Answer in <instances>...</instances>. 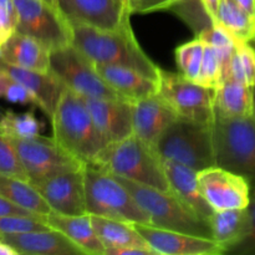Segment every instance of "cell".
Listing matches in <instances>:
<instances>
[{
    "label": "cell",
    "mask_w": 255,
    "mask_h": 255,
    "mask_svg": "<svg viewBox=\"0 0 255 255\" xmlns=\"http://www.w3.org/2000/svg\"><path fill=\"white\" fill-rule=\"evenodd\" d=\"M198 186L207 203L216 211L249 206L252 187L241 174L213 166L198 172Z\"/></svg>",
    "instance_id": "cell-12"
},
{
    "label": "cell",
    "mask_w": 255,
    "mask_h": 255,
    "mask_svg": "<svg viewBox=\"0 0 255 255\" xmlns=\"http://www.w3.org/2000/svg\"><path fill=\"white\" fill-rule=\"evenodd\" d=\"M0 196L40 217L46 218L51 213V208L40 192L26 179L0 173Z\"/></svg>",
    "instance_id": "cell-27"
},
{
    "label": "cell",
    "mask_w": 255,
    "mask_h": 255,
    "mask_svg": "<svg viewBox=\"0 0 255 255\" xmlns=\"http://www.w3.org/2000/svg\"><path fill=\"white\" fill-rule=\"evenodd\" d=\"M114 176V174H112ZM132 194L138 206L149 217V226L192 236L211 238V222L197 216L172 191H162L115 176Z\"/></svg>",
    "instance_id": "cell-4"
},
{
    "label": "cell",
    "mask_w": 255,
    "mask_h": 255,
    "mask_svg": "<svg viewBox=\"0 0 255 255\" xmlns=\"http://www.w3.org/2000/svg\"><path fill=\"white\" fill-rule=\"evenodd\" d=\"M216 24L221 25L237 42H252L255 39V16L236 0H219Z\"/></svg>",
    "instance_id": "cell-28"
},
{
    "label": "cell",
    "mask_w": 255,
    "mask_h": 255,
    "mask_svg": "<svg viewBox=\"0 0 255 255\" xmlns=\"http://www.w3.org/2000/svg\"><path fill=\"white\" fill-rule=\"evenodd\" d=\"M0 69L24 85L35 96L37 107L49 117L52 116L65 87L51 71L39 72L22 69L4 62L1 59H0Z\"/></svg>",
    "instance_id": "cell-21"
},
{
    "label": "cell",
    "mask_w": 255,
    "mask_h": 255,
    "mask_svg": "<svg viewBox=\"0 0 255 255\" xmlns=\"http://www.w3.org/2000/svg\"><path fill=\"white\" fill-rule=\"evenodd\" d=\"M2 117H4V112L0 111V121H1V120H2Z\"/></svg>",
    "instance_id": "cell-49"
},
{
    "label": "cell",
    "mask_w": 255,
    "mask_h": 255,
    "mask_svg": "<svg viewBox=\"0 0 255 255\" xmlns=\"http://www.w3.org/2000/svg\"><path fill=\"white\" fill-rule=\"evenodd\" d=\"M252 42H254V44H255V39H254V40H253V41H252Z\"/></svg>",
    "instance_id": "cell-51"
},
{
    "label": "cell",
    "mask_w": 255,
    "mask_h": 255,
    "mask_svg": "<svg viewBox=\"0 0 255 255\" xmlns=\"http://www.w3.org/2000/svg\"><path fill=\"white\" fill-rule=\"evenodd\" d=\"M0 99L12 104L34 105L37 107V101L34 95L17 80L0 69Z\"/></svg>",
    "instance_id": "cell-35"
},
{
    "label": "cell",
    "mask_w": 255,
    "mask_h": 255,
    "mask_svg": "<svg viewBox=\"0 0 255 255\" xmlns=\"http://www.w3.org/2000/svg\"><path fill=\"white\" fill-rule=\"evenodd\" d=\"M134 227L157 255L226 254V251L211 238L157 228L149 224H134Z\"/></svg>",
    "instance_id": "cell-15"
},
{
    "label": "cell",
    "mask_w": 255,
    "mask_h": 255,
    "mask_svg": "<svg viewBox=\"0 0 255 255\" xmlns=\"http://www.w3.org/2000/svg\"><path fill=\"white\" fill-rule=\"evenodd\" d=\"M238 80L251 86L255 85V47L252 42H237L227 79Z\"/></svg>",
    "instance_id": "cell-31"
},
{
    "label": "cell",
    "mask_w": 255,
    "mask_h": 255,
    "mask_svg": "<svg viewBox=\"0 0 255 255\" xmlns=\"http://www.w3.org/2000/svg\"><path fill=\"white\" fill-rule=\"evenodd\" d=\"M32 184L49 204L52 213L62 216L87 214L84 167L57 173Z\"/></svg>",
    "instance_id": "cell-13"
},
{
    "label": "cell",
    "mask_w": 255,
    "mask_h": 255,
    "mask_svg": "<svg viewBox=\"0 0 255 255\" xmlns=\"http://www.w3.org/2000/svg\"><path fill=\"white\" fill-rule=\"evenodd\" d=\"M46 222L51 228L74 242L85 255H105V247L95 232L90 214L62 216L51 212L46 217Z\"/></svg>",
    "instance_id": "cell-23"
},
{
    "label": "cell",
    "mask_w": 255,
    "mask_h": 255,
    "mask_svg": "<svg viewBox=\"0 0 255 255\" xmlns=\"http://www.w3.org/2000/svg\"><path fill=\"white\" fill-rule=\"evenodd\" d=\"M91 216L92 226L97 237L105 247V253L110 249L124 248V247H146L151 248L138 233L134 224L119 219L106 217Z\"/></svg>",
    "instance_id": "cell-25"
},
{
    "label": "cell",
    "mask_w": 255,
    "mask_h": 255,
    "mask_svg": "<svg viewBox=\"0 0 255 255\" xmlns=\"http://www.w3.org/2000/svg\"><path fill=\"white\" fill-rule=\"evenodd\" d=\"M14 4L16 31L39 40L51 51L72 44V25L59 7L45 0H14Z\"/></svg>",
    "instance_id": "cell-10"
},
{
    "label": "cell",
    "mask_w": 255,
    "mask_h": 255,
    "mask_svg": "<svg viewBox=\"0 0 255 255\" xmlns=\"http://www.w3.org/2000/svg\"><path fill=\"white\" fill-rule=\"evenodd\" d=\"M216 166L241 174L255 189V117L216 116L212 124Z\"/></svg>",
    "instance_id": "cell-5"
},
{
    "label": "cell",
    "mask_w": 255,
    "mask_h": 255,
    "mask_svg": "<svg viewBox=\"0 0 255 255\" xmlns=\"http://www.w3.org/2000/svg\"><path fill=\"white\" fill-rule=\"evenodd\" d=\"M11 139L31 183L62 172L76 171L85 166L62 148L54 137L49 138L39 134L32 138Z\"/></svg>",
    "instance_id": "cell-11"
},
{
    "label": "cell",
    "mask_w": 255,
    "mask_h": 255,
    "mask_svg": "<svg viewBox=\"0 0 255 255\" xmlns=\"http://www.w3.org/2000/svg\"><path fill=\"white\" fill-rule=\"evenodd\" d=\"M96 69L106 84L126 101L134 102L158 92V80L136 69L122 65H96Z\"/></svg>",
    "instance_id": "cell-20"
},
{
    "label": "cell",
    "mask_w": 255,
    "mask_h": 255,
    "mask_svg": "<svg viewBox=\"0 0 255 255\" xmlns=\"http://www.w3.org/2000/svg\"><path fill=\"white\" fill-rule=\"evenodd\" d=\"M247 209H248V228L246 236L238 246L232 249L231 253L241 255L255 254V189L252 191L251 202Z\"/></svg>",
    "instance_id": "cell-39"
},
{
    "label": "cell",
    "mask_w": 255,
    "mask_h": 255,
    "mask_svg": "<svg viewBox=\"0 0 255 255\" xmlns=\"http://www.w3.org/2000/svg\"><path fill=\"white\" fill-rule=\"evenodd\" d=\"M196 81L211 89H217L218 85L223 81V69H222L221 61L214 50L206 42H204V54L201 71Z\"/></svg>",
    "instance_id": "cell-36"
},
{
    "label": "cell",
    "mask_w": 255,
    "mask_h": 255,
    "mask_svg": "<svg viewBox=\"0 0 255 255\" xmlns=\"http://www.w3.org/2000/svg\"><path fill=\"white\" fill-rule=\"evenodd\" d=\"M159 97L173 110L177 116L201 124L212 125L216 119V89L206 87L184 75L159 70Z\"/></svg>",
    "instance_id": "cell-8"
},
{
    "label": "cell",
    "mask_w": 255,
    "mask_h": 255,
    "mask_svg": "<svg viewBox=\"0 0 255 255\" xmlns=\"http://www.w3.org/2000/svg\"><path fill=\"white\" fill-rule=\"evenodd\" d=\"M71 25L74 30L72 45L95 65H122L158 80L161 67L143 51L134 36L131 20L112 30L96 29L81 24Z\"/></svg>",
    "instance_id": "cell-1"
},
{
    "label": "cell",
    "mask_w": 255,
    "mask_h": 255,
    "mask_svg": "<svg viewBox=\"0 0 255 255\" xmlns=\"http://www.w3.org/2000/svg\"><path fill=\"white\" fill-rule=\"evenodd\" d=\"M244 10L255 16V0H236Z\"/></svg>",
    "instance_id": "cell-45"
},
{
    "label": "cell",
    "mask_w": 255,
    "mask_h": 255,
    "mask_svg": "<svg viewBox=\"0 0 255 255\" xmlns=\"http://www.w3.org/2000/svg\"><path fill=\"white\" fill-rule=\"evenodd\" d=\"M131 106L133 134L156 148L162 134L178 116L157 94L131 102Z\"/></svg>",
    "instance_id": "cell-17"
},
{
    "label": "cell",
    "mask_w": 255,
    "mask_h": 255,
    "mask_svg": "<svg viewBox=\"0 0 255 255\" xmlns=\"http://www.w3.org/2000/svg\"><path fill=\"white\" fill-rule=\"evenodd\" d=\"M0 173L29 181L11 137L0 132Z\"/></svg>",
    "instance_id": "cell-34"
},
{
    "label": "cell",
    "mask_w": 255,
    "mask_h": 255,
    "mask_svg": "<svg viewBox=\"0 0 255 255\" xmlns=\"http://www.w3.org/2000/svg\"><path fill=\"white\" fill-rule=\"evenodd\" d=\"M168 11L179 17L196 36L214 25L203 0H172Z\"/></svg>",
    "instance_id": "cell-30"
},
{
    "label": "cell",
    "mask_w": 255,
    "mask_h": 255,
    "mask_svg": "<svg viewBox=\"0 0 255 255\" xmlns=\"http://www.w3.org/2000/svg\"><path fill=\"white\" fill-rule=\"evenodd\" d=\"M253 116L255 117V85L253 86Z\"/></svg>",
    "instance_id": "cell-46"
},
{
    "label": "cell",
    "mask_w": 255,
    "mask_h": 255,
    "mask_svg": "<svg viewBox=\"0 0 255 255\" xmlns=\"http://www.w3.org/2000/svg\"><path fill=\"white\" fill-rule=\"evenodd\" d=\"M206 44H208L218 56L221 61L222 69H223V80L228 76L229 64H231L232 56L237 47V41L218 24H214L206 31L202 32L199 36Z\"/></svg>",
    "instance_id": "cell-32"
},
{
    "label": "cell",
    "mask_w": 255,
    "mask_h": 255,
    "mask_svg": "<svg viewBox=\"0 0 255 255\" xmlns=\"http://www.w3.org/2000/svg\"><path fill=\"white\" fill-rule=\"evenodd\" d=\"M0 59L14 66L50 72L51 50L34 37L15 31L0 47Z\"/></svg>",
    "instance_id": "cell-22"
},
{
    "label": "cell",
    "mask_w": 255,
    "mask_h": 255,
    "mask_svg": "<svg viewBox=\"0 0 255 255\" xmlns=\"http://www.w3.org/2000/svg\"><path fill=\"white\" fill-rule=\"evenodd\" d=\"M171 4L172 0H127V7L131 15L168 11Z\"/></svg>",
    "instance_id": "cell-40"
},
{
    "label": "cell",
    "mask_w": 255,
    "mask_h": 255,
    "mask_svg": "<svg viewBox=\"0 0 255 255\" xmlns=\"http://www.w3.org/2000/svg\"><path fill=\"white\" fill-rule=\"evenodd\" d=\"M0 255H19L9 243L0 238Z\"/></svg>",
    "instance_id": "cell-44"
},
{
    "label": "cell",
    "mask_w": 255,
    "mask_h": 255,
    "mask_svg": "<svg viewBox=\"0 0 255 255\" xmlns=\"http://www.w3.org/2000/svg\"><path fill=\"white\" fill-rule=\"evenodd\" d=\"M120 1H121V2H122V4H124V5H125V6H126V7H127V0H120ZM127 9H128V7H127ZM128 11H129V10H128Z\"/></svg>",
    "instance_id": "cell-48"
},
{
    "label": "cell",
    "mask_w": 255,
    "mask_h": 255,
    "mask_svg": "<svg viewBox=\"0 0 255 255\" xmlns=\"http://www.w3.org/2000/svg\"><path fill=\"white\" fill-rule=\"evenodd\" d=\"M252 44H253V46L255 47V44H254V42H252Z\"/></svg>",
    "instance_id": "cell-50"
},
{
    "label": "cell",
    "mask_w": 255,
    "mask_h": 255,
    "mask_svg": "<svg viewBox=\"0 0 255 255\" xmlns=\"http://www.w3.org/2000/svg\"><path fill=\"white\" fill-rule=\"evenodd\" d=\"M169 191L173 192L183 203H186L194 213L204 221L211 222L214 209L207 203L198 186V171L188 166L162 158Z\"/></svg>",
    "instance_id": "cell-19"
},
{
    "label": "cell",
    "mask_w": 255,
    "mask_h": 255,
    "mask_svg": "<svg viewBox=\"0 0 255 255\" xmlns=\"http://www.w3.org/2000/svg\"><path fill=\"white\" fill-rule=\"evenodd\" d=\"M50 120L55 141L84 164L92 163L105 148L86 102L71 90L65 87Z\"/></svg>",
    "instance_id": "cell-2"
},
{
    "label": "cell",
    "mask_w": 255,
    "mask_h": 255,
    "mask_svg": "<svg viewBox=\"0 0 255 255\" xmlns=\"http://www.w3.org/2000/svg\"><path fill=\"white\" fill-rule=\"evenodd\" d=\"M44 124L34 114V111L26 112H4V117L0 121V132L11 138L26 139L36 137L41 133Z\"/></svg>",
    "instance_id": "cell-29"
},
{
    "label": "cell",
    "mask_w": 255,
    "mask_h": 255,
    "mask_svg": "<svg viewBox=\"0 0 255 255\" xmlns=\"http://www.w3.org/2000/svg\"><path fill=\"white\" fill-rule=\"evenodd\" d=\"M17 15L14 0H0V47L16 31Z\"/></svg>",
    "instance_id": "cell-38"
},
{
    "label": "cell",
    "mask_w": 255,
    "mask_h": 255,
    "mask_svg": "<svg viewBox=\"0 0 255 255\" xmlns=\"http://www.w3.org/2000/svg\"><path fill=\"white\" fill-rule=\"evenodd\" d=\"M50 228L45 219L22 216H0V237Z\"/></svg>",
    "instance_id": "cell-37"
},
{
    "label": "cell",
    "mask_w": 255,
    "mask_h": 255,
    "mask_svg": "<svg viewBox=\"0 0 255 255\" xmlns=\"http://www.w3.org/2000/svg\"><path fill=\"white\" fill-rule=\"evenodd\" d=\"M212 237L226 253L241 243L248 228V209L216 211L211 218Z\"/></svg>",
    "instance_id": "cell-26"
},
{
    "label": "cell",
    "mask_w": 255,
    "mask_h": 255,
    "mask_svg": "<svg viewBox=\"0 0 255 255\" xmlns=\"http://www.w3.org/2000/svg\"><path fill=\"white\" fill-rule=\"evenodd\" d=\"M46 2H49V4L54 5V6H57L59 7V5H57V0H45Z\"/></svg>",
    "instance_id": "cell-47"
},
{
    "label": "cell",
    "mask_w": 255,
    "mask_h": 255,
    "mask_svg": "<svg viewBox=\"0 0 255 255\" xmlns=\"http://www.w3.org/2000/svg\"><path fill=\"white\" fill-rule=\"evenodd\" d=\"M90 164L143 186L169 191L162 157L133 133L105 147Z\"/></svg>",
    "instance_id": "cell-3"
},
{
    "label": "cell",
    "mask_w": 255,
    "mask_h": 255,
    "mask_svg": "<svg viewBox=\"0 0 255 255\" xmlns=\"http://www.w3.org/2000/svg\"><path fill=\"white\" fill-rule=\"evenodd\" d=\"M84 100L105 147L122 141L133 133L131 102L124 99Z\"/></svg>",
    "instance_id": "cell-16"
},
{
    "label": "cell",
    "mask_w": 255,
    "mask_h": 255,
    "mask_svg": "<svg viewBox=\"0 0 255 255\" xmlns=\"http://www.w3.org/2000/svg\"><path fill=\"white\" fill-rule=\"evenodd\" d=\"M19 255H85L65 234L54 228L0 237Z\"/></svg>",
    "instance_id": "cell-18"
},
{
    "label": "cell",
    "mask_w": 255,
    "mask_h": 255,
    "mask_svg": "<svg viewBox=\"0 0 255 255\" xmlns=\"http://www.w3.org/2000/svg\"><path fill=\"white\" fill-rule=\"evenodd\" d=\"M0 216H22V217H34V218L45 219V217H40L37 214L31 213V212L26 211V209L21 208V207L16 206L12 202L7 201L2 196H0Z\"/></svg>",
    "instance_id": "cell-41"
},
{
    "label": "cell",
    "mask_w": 255,
    "mask_h": 255,
    "mask_svg": "<svg viewBox=\"0 0 255 255\" xmlns=\"http://www.w3.org/2000/svg\"><path fill=\"white\" fill-rule=\"evenodd\" d=\"M57 5L71 24L112 30L131 20V12L120 0H57Z\"/></svg>",
    "instance_id": "cell-14"
},
{
    "label": "cell",
    "mask_w": 255,
    "mask_h": 255,
    "mask_svg": "<svg viewBox=\"0 0 255 255\" xmlns=\"http://www.w3.org/2000/svg\"><path fill=\"white\" fill-rule=\"evenodd\" d=\"M156 149L162 158L198 172L216 166L212 125L177 117L162 134Z\"/></svg>",
    "instance_id": "cell-7"
},
{
    "label": "cell",
    "mask_w": 255,
    "mask_h": 255,
    "mask_svg": "<svg viewBox=\"0 0 255 255\" xmlns=\"http://www.w3.org/2000/svg\"><path fill=\"white\" fill-rule=\"evenodd\" d=\"M50 71L64 87L84 99H121L100 76L96 65L72 44L52 50Z\"/></svg>",
    "instance_id": "cell-9"
},
{
    "label": "cell",
    "mask_w": 255,
    "mask_h": 255,
    "mask_svg": "<svg viewBox=\"0 0 255 255\" xmlns=\"http://www.w3.org/2000/svg\"><path fill=\"white\" fill-rule=\"evenodd\" d=\"M214 111L231 119L253 116V86L231 77L223 80L216 89Z\"/></svg>",
    "instance_id": "cell-24"
},
{
    "label": "cell",
    "mask_w": 255,
    "mask_h": 255,
    "mask_svg": "<svg viewBox=\"0 0 255 255\" xmlns=\"http://www.w3.org/2000/svg\"><path fill=\"white\" fill-rule=\"evenodd\" d=\"M105 255H157L152 248L146 247H124L106 251Z\"/></svg>",
    "instance_id": "cell-42"
},
{
    "label": "cell",
    "mask_w": 255,
    "mask_h": 255,
    "mask_svg": "<svg viewBox=\"0 0 255 255\" xmlns=\"http://www.w3.org/2000/svg\"><path fill=\"white\" fill-rule=\"evenodd\" d=\"M204 54V41L201 37H194L193 40L179 45L174 50L176 62L182 75L189 80L196 81L201 71L202 61Z\"/></svg>",
    "instance_id": "cell-33"
},
{
    "label": "cell",
    "mask_w": 255,
    "mask_h": 255,
    "mask_svg": "<svg viewBox=\"0 0 255 255\" xmlns=\"http://www.w3.org/2000/svg\"><path fill=\"white\" fill-rule=\"evenodd\" d=\"M84 177L87 214L149 224L146 212L116 177L92 164H85Z\"/></svg>",
    "instance_id": "cell-6"
},
{
    "label": "cell",
    "mask_w": 255,
    "mask_h": 255,
    "mask_svg": "<svg viewBox=\"0 0 255 255\" xmlns=\"http://www.w3.org/2000/svg\"><path fill=\"white\" fill-rule=\"evenodd\" d=\"M204 6H206L207 12L209 16L212 17L213 22H217V15H218V6H219V0H203Z\"/></svg>",
    "instance_id": "cell-43"
}]
</instances>
